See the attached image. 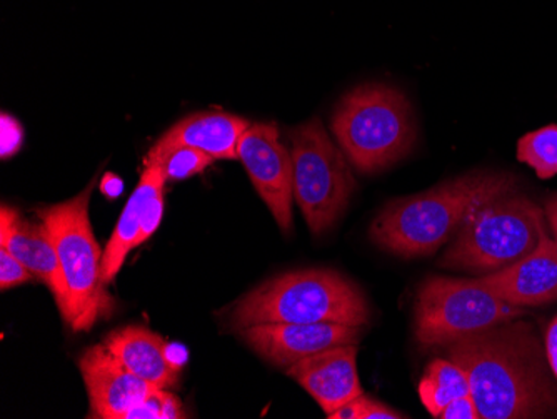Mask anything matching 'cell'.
<instances>
[{"mask_svg": "<svg viewBox=\"0 0 557 419\" xmlns=\"http://www.w3.org/2000/svg\"><path fill=\"white\" fill-rule=\"evenodd\" d=\"M447 358L469 377L481 419L547 418L556 415L557 393L531 324L508 323L479 331L446 346Z\"/></svg>", "mask_w": 557, "mask_h": 419, "instance_id": "1", "label": "cell"}, {"mask_svg": "<svg viewBox=\"0 0 557 419\" xmlns=\"http://www.w3.org/2000/svg\"><path fill=\"white\" fill-rule=\"evenodd\" d=\"M506 172H471L433 189L389 202L372 221L371 239L400 258L431 256L449 243L466 219L497 197L516 193Z\"/></svg>", "mask_w": 557, "mask_h": 419, "instance_id": "2", "label": "cell"}, {"mask_svg": "<svg viewBox=\"0 0 557 419\" xmlns=\"http://www.w3.org/2000/svg\"><path fill=\"white\" fill-rule=\"evenodd\" d=\"M371 318L361 287L336 271H296L272 278L231 312L237 330L264 323H337L366 326Z\"/></svg>", "mask_w": 557, "mask_h": 419, "instance_id": "3", "label": "cell"}, {"mask_svg": "<svg viewBox=\"0 0 557 419\" xmlns=\"http://www.w3.org/2000/svg\"><path fill=\"white\" fill-rule=\"evenodd\" d=\"M331 130L347 161L364 174L406 158L418 137L408 99L384 84H364L347 93L334 111Z\"/></svg>", "mask_w": 557, "mask_h": 419, "instance_id": "4", "label": "cell"}, {"mask_svg": "<svg viewBox=\"0 0 557 419\" xmlns=\"http://www.w3.org/2000/svg\"><path fill=\"white\" fill-rule=\"evenodd\" d=\"M544 233V212L536 202L516 193L500 196L466 219L440 266L486 276L528 256Z\"/></svg>", "mask_w": 557, "mask_h": 419, "instance_id": "5", "label": "cell"}, {"mask_svg": "<svg viewBox=\"0 0 557 419\" xmlns=\"http://www.w3.org/2000/svg\"><path fill=\"white\" fill-rule=\"evenodd\" d=\"M96 183L61 205L37 209L54 237L62 273L67 284V305L62 311L72 330H87L108 309L102 281V251L90 226V196Z\"/></svg>", "mask_w": 557, "mask_h": 419, "instance_id": "6", "label": "cell"}, {"mask_svg": "<svg viewBox=\"0 0 557 419\" xmlns=\"http://www.w3.org/2000/svg\"><path fill=\"white\" fill-rule=\"evenodd\" d=\"M294 201L314 236L325 233L346 211L356 190L352 169L318 118L289 131Z\"/></svg>", "mask_w": 557, "mask_h": 419, "instance_id": "7", "label": "cell"}, {"mask_svg": "<svg viewBox=\"0 0 557 419\" xmlns=\"http://www.w3.org/2000/svg\"><path fill=\"white\" fill-rule=\"evenodd\" d=\"M528 315L474 281L429 278L418 291L414 334L422 346H447L487 328Z\"/></svg>", "mask_w": 557, "mask_h": 419, "instance_id": "8", "label": "cell"}, {"mask_svg": "<svg viewBox=\"0 0 557 419\" xmlns=\"http://www.w3.org/2000/svg\"><path fill=\"white\" fill-rule=\"evenodd\" d=\"M239 161L284 233L293 230V158L271 122L250 124L237 147Z\"/></svg>", "mask_w": 557, "mask_h": 419, "instance_id": "9", "label": "cell"}, {"mask_svg": "<svg viewBox=\"0 0 557 419\" xmlns=\"http://www.w3.org/2000/svg\"><path fill=\"white\" fill-rule=\"evenodd\" d=\"M361 328L337 323H264L239 330V336L272 365L287 368L324 349L358 344Z\"/></svg>", "mask_w": 557, "mask_h": 419, "instance_id": "10", "label": "cell"}, {"mask_svg": "<svg viewBox=\"0 0 557 419\" xmlns=\"http://www.w3.org/2000/svg\"><path fill=\"white\" fill-rule=\"evenodd\" d=\"M79 368L89 393L92 418L125 419L156 387L131 373L102 343L84 352Z\"/></svg>", "mask_w": 557, "mask_h": 419, "instance_id": "11", "label": "cell"}, {"mask_svg": "<svg viewBox=\"0 0 557 419\" xmlns=\"http://www.w3.org/2000/svg\"><path fill=\"white\" fill-rule=\"evenodd\" d=\"M0 248L8 249L34 276L47 284L61 312L67 305V284L62 273L54 237L42 219L24 218L17 209L2 205Z\"/></svg>", "mask_w": 557, "mask_h": 419, "instance_id": "12", "label": "cell"}, {"mask_svg": "<svg viewBox=\"0 0 557 419\" xmlns=\"http://www.w3.org/2000/svg\"><path fill=\"white\" fill-rule=\"evenodd\" d=\"M475 283L503 301L521 308L557 301V241L544 233L528 256L479 278Z\"/></svg>", "mask_w": 557, "mask_h": 419, "instance_id": "13", "label": "cell"}, {"mask_svg": "<svg viewBox=\"0 0 557 419\" xmlns=\"http://www.w3.org/2000/svg\"><path fill=\"white\" fill-rule=\"evenodd\" d=\"M358 344H343L315 353L287 366V377L296 380L319 403L325 415L361 396Z\"/></svg>", "mask_w": 557, "mask_h": 419, "instance_id": "14", "label": "cell"}, {"mask_svg": "<svg viewBox=\"0 0 557 419\" xmlns=\"http://www.w3.org/2000/svg\"><path fill=\"white\" fill-rule=\"evenodd\" d=\"M165 183L168 181L159 165L144 164L139 184L125 205L102 256V281L106 286L117 276L127 255L144 243V231L149 215L164 208Z\"/></svg>", "mask_w": 557, "mask_h": 419, "instance_id": "15", "label": "cell"}, {"mask_svg": "<svg viewBox=\"0 0 557 419\" xmlns=\"http://www.w3.org/2000/svg\"><path fill=\"white\" fill-rule=\"evenodd\" d=\"M102 344L131 373L152 386L168 390L180 381L181 365L172 359L169 344L147 328L125 326L111 331Z\"/></svg>", "mask_w": 557, "mask_h": 419, "instance_id": "16", "label": "cell"}, {"mask_svg": "<svg viewBox=\"0 0 557 419\" xmlns=\"http://www.w3.org/2000/svg\"><path fill=\"white\" fill-rule=\"evenodd\" d=\"M250 122L230 112L208 111L187 115L172 126L150 151L187 146L199 149L214 159H239L237 147Z\"/></svg>", "mask_w": 557, "mask_h": 419, "instance_id": "17", "label": "cell"}, {"mask_svg": "<svg viewBox=\"0 0 557 419\" xmlns=\"http://www.w3.org/2000/svg\"><path fill=\"white\" fill-rule=\"evenodd\" d=\"M468 394H471L468 373L453 359H434L419 383L422 405L434 418H437L450 402Z\"/></svg>", "mask_w": 557, "mask_h": 419, "instance_id": "18", "label": "cell"}, {"mask_svg": "<svg viewBox=\"0 0 557 419\" xmlns=\"http://www.w3.org/2000/svg\"><path fill=\"white\" fill-rule=\"evenodd\" d=\"M519 161L536 171L540 180L557 176V126L543 127L522 136L516 151Z\"/></svg>", "mask_w": 557, "mask_h": 419, "instance_id": "19", "label": "cell"}, {"mask_svg": "<svg viewBox=\"0 0 557 419\" xmlns=\"http://www.w3.org/2000/svg\"><path fill=\"white\" fill-rule=\"evenodd\" d=\"M214 161V158L194 147L175 146L164 151H149L144 164L159 165L165 181H183L196 176Z\"/></svg>", "mask_w": 557, "mask_h": 419, "instance_id": "20", "label": "cell"}, {"mask_svg": "<svg viewBox=\"0 0 557 419\" xmlns=\"http://www.w3.org/2000/svg\"><path fill=\"white\" fill-rule=\"evenodd\" d=\"M183 419L187 418L181 399L164 387H154L143 403L131 409L125 419Z\"/></svg>", "mask_w": 557, "mask_h": 419, "instance_id": "21", "label": "cell"}, {"mask_svg": "<svg viewBox=\"0 0 557 419\" xmlns=\"http://www.w3.org/2000/svg\"><path fill=\"white\" fill-rule=\"evenodd\" d=\"M34 274L8 249L0 248V287L2 291L18 284L29 283Z\"/></svg>", "mask_w": 557, "mask_h": 419, "instance_id": "22", "label": "cell"}, {"mask_svg": "<svg viewBox=\"0 0 557 419\" xmlns=\"http://www.w3.org/2000/svg\"><path fill=\"white\" fill-rule=\"evenodd\" d=\"M437 419H481L472 394L454 399L443 409Z\"/></svg>", "mask_w": 557, "mask_h": 419, "instance_id": "23", "label": "cell"}, {"mask_svg": "<svg viewBox=\"0 0 557 419\" xmlns=\"http://www.w3.org/2000/svg\"><path fill=\"white\" fill-rule=\"evenodd\" d=\"M368 396L361 394L358 398L350 399L346 405L339 406L336 411L327 415L329 419H362L364 416L366 405H368Z\"/></svg>", "mask_w": 557, "mask_h": 419, "instance_id": "24", "label": "cell"}, {"mask_svg": "<svg viewBox=\"0 0 557 419\" xmlns=\"http://www.w3.org/2000/svg\"><path fill=\"white\" fill-rule=\"evenodd\" d=\"M546 356L550 371L557 380V316L550 321L546 331Z\"/></svg>", "mask_w": 557, "mask_h": 419, "instance_id": "25", "label": "cell"}, {"mask_svg": "<svg viewBox=\"0 0 557 419\" xmlns=\"http://www.w3.org/2000/svg\"><path fill=\"white\" fill-rule=\"evenodd\" d=\"M406 418V416L400 415V412L394 411L389 406L383 405V403L374 402V399L369 398L368 405H366L364 416L362 419H400Z\"/></svg>", "mask_w": 557, "mask_h": 419, "instance_id": "26", "label": "cell"}, {"mask_svg": "<svg viewBox=\"0 0 557 419\" xmlns=\"http://www.w3.org/2000/svg\"><path fill=\"white\" fill-rule=\"evenodd\" d=\"M100 189L106 196L115 197L121 194L122 190V181L119 177H115L114 174H108V176L102 180V184H100Z\"/></svg>", "mask_w": 557, "mask_h": 419, "instance_id": "27", "label": "cell"}, {"mask_svg": "<svg viewBox=\"0 0 557 419\" xmlns=\"http://www.w3.org/2000/svg\"><path fill=\"white\" fill-rule=\"evenodd\" d=\"M544 212H546L547 223H549L554 237H556L557 241V194L556 196L549 197V199H547Z\"/></svg>", "mask_w": 557, "mask_h": 419, "instance_id": "28", "label": "cell"}]
</instances>
